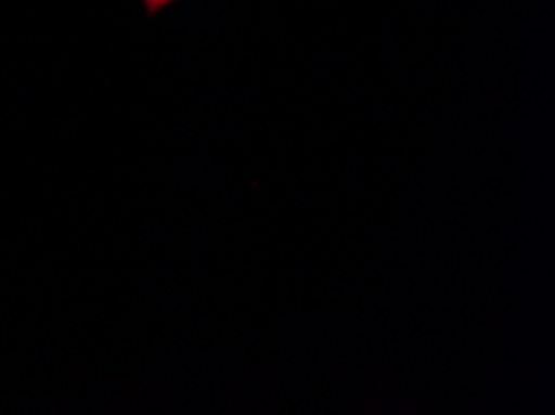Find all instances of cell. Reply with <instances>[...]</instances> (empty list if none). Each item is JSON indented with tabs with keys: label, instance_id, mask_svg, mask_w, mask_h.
<instances>
[{
	"label": "cell",
	"instance_id": "6da1fadb",
	"mask_svg": "<svg viewBox=\"0 0 555 415\" xmlns=\"http://www.w3.org/2000/svg\"><path fill=\"white\" fill-rule=\"evenodd\" d=\"M172 0H142V5H145V11L150 13V15H155L157 11H163L165 5H170Z\"/></svg>",
	"mask_w": 555,
	"mask_h": 415
}]
</instances>
